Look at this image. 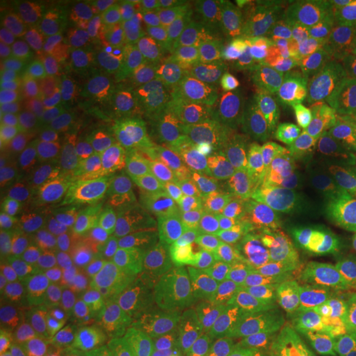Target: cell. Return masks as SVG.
I'll return each mask as SVG.
<instances>
[{
    "instance_id": "1",
    "label": "cell",
    "mask_w": 356,
    "mask_h": 356,
    "mask_svg": "<svg viewBox=\"0 0 356 356\" xmlns=\"http://www.w3.org/2000/svg\"><path fill=\"white\" fill-rule=\"evenodd\" d=\"M275 256L292 300L348 292L356 286L337 236V222L327 215L299 211L289 218Z\"/></svg>"
},
{
    "instance_id": "2",
    "label": "cell",
    "mask_w": 356,
    "mask_h": 356,
    "mask_svg": "<svg viewBox=\"0 0 356 356\" xmlns=\"http://www.w3.org/2000/svg\"><path fill=\"white\" fill-rule=\"evenodd\" d=\"M280 323L293 356H356V297L350 292L289 302Z\"/></svg>"
},
{
    "instance_id": "3",
    "label": "cell",
    "mask_w": 356,
    "mask_h": 356,
    "mask_svg": "<svg viewBox=\"0 0 356 356\" xmlns=\"http://www.w3.org/2000/svg\"><path fill=\"white\" fill-rule=\"evenodd\" d=\"M280 200L261 186H239L213 210L202 238L248 252H274L287 225Z\"/></svg>"
},
{
    "instance_id": "4",
    "label": "cell",
    "mask_w": 356,
    "mask_h": 356,
    "mask_svg": "<svg viewBox=\"0 0 356 356\" xmlns=\"http://www.w3.org/2000/svg\"><path fill=\"white\" fill-rule=\"evenodd\" d=\"M355 160L356 137L340 111H314L304 163L287 186L289 204L299 207L322 197L333 180Z\"/></svg>"
},
{
    "instance_id": "5",
    "label": "cell",
    "mask_w": 356,
    "mask_h": 356,
    "mask_svg": "<svg viewBox=\"0 0 356 356\" xmlns=\"http://www.w3.org/2000/svg\"><path fill=\"white\" fill-rule=\"evenodd\" d=\"M165 61V33L152 22H131L114 30L92 68L118 95L154 84Z\"/></svg>"
},
{
    "instance_id": "6",
    "label": "cell",
    "mask_w": 356,
    "mask_h": 356,
    "mask_svg": "<svg viewBox=\"0 0 356 356\" xmlns=\"http://www.w3.org/2000/svg\"><path fill=\"white\" fill-rule=\"evenodd\" d=\"M37 24L61 58L73 66L95 65L113 35L108 13L84 3H40Z\"/></svg>"
},
{
    "instance_id": "7",
    "label": "cell",
    "mask_w": 356,
    "mask_h": 356,
    "mask_svg": "<svg viewBox=\"0 0 356 356\" xmlns=\"http://www.w3.org/2000/svg\"><path fill=\"white\" fill-rule=\"evenodd\" d=\"M108 129L136 142L149 157L165 149L170 139L172 113L162 104L157 88L145 84L114 96Z\"/></svg>"
},
{
    "instance_id": "8",
    "label": "cell",
    "mask_w": 356,
    "mask_h": 356,
    "mask_svg": "<svg viewBox=\"0 0 356 356\" xmlns=\"http://www.w3.org/2000/svg\"><path fill=\"white\" fill-rule=\"evenodd\" d=\"M175 144L178 170L202 184L218 178L236 157V131L221 119L181 122Z\"/></svg>"
},
{
    "instance_id": "9",
    "label": "cell",
    "mask_w": 356,
    "mask_h": 356,
    "mask_svg": "<svg viewBox=\"0 0 356 356\" xmlns=\"http://www.w3.org/2000/svg\"><path fill=\"white\" fill-rule=\"evenodd\" d=\"M309 140H292L259 124L236 131V159L270 185H291L304 163Z\"/></svg>"
},
{
    "instance_id": "10",
    "label": "cell",
    "mask_w": 356,
    "mask_h": 356,
    "mask_svg": "<svg viewBox=\"0 0 356 356\" xmlns=\"http://www.w3.org/2000/svg\"><path fill=\"white\" fill-rule=\"evenodd\" d=\"M315 111H340L356 95V33L345 30L327 50L304 56Z\"/></svg>"
},
{
    "instance_id": "11",
    "label": "cell",
    "mask_w": 356,
    "mask_h": 356,
    "mask_svg": "<svg viewBox=\"0 0 356 356\" xmlns=\"http://www.w3.org/2000/svg\"><path fill=\"white\" fill-rule=\"evenodd\" d=\"M259 114L274 113L284 118H304L314 113V97L304 58L287 63H259L251 95Z\"/></svg>"
},
{
    "instance_id": "12",
    "label": "cell",
    "mask_w": 356,
    "mask_h": 356,
    "mask_svg": "<svg viewBox=\"0 0 356 356\" xmlns=\"http://www.w3.org/2000/svg\"><path fill=\"white\" fill-rule=\"evenodd\" d=\"M8 68L29 79L40 92H55L63 88L70 70L55 47L43 33L25 30L13 35L7 44Z\"/></svg>"
},
{
    "instance_id": "13",
    "label": "cell",
    "mask_w": 356,
    "mask_h": 356,
    "mask_svg": "<svg viewBox=\"0 0 356 356\" xmlns=\"http://www.w3.org/2000/svg\"><path fill=\"white\" fill-rule=\"evenodd\" d=\"M248 29L231 13L210 6L191 7L181 17L177 32V47L186 56L225 53L236 42V35Z\"/></svg>"
},
{
    "instance_id": "14",
    "label": "cell",
    "mask_w": 356,
    "mask_h": 356,
    "mask_svg": "<svg viewBox=\"0 0 356 356\" xmlns=\"http://www.w3.org/2000/svg\"><path fill=\"white\" fill-rule=\"evenodd\" d=\"M216 74L198 70L175 71L168 79V104L172 114L181 122H197L210 119L226 99Z\"/></svg>"
},
{
    "instance_id": "15",
    "label": "cell",
    "mask_w": 356,
    "mask_h": 356,
    "mask_svg": "<svg viewBox=\"0 0 356 356\" xmlns=\"http://www.w3.org/2000/svg\"><path fill=\"white\" fill-rule=\"evenodd\" d=\"M44 292L51 330L84 332L99 322V302L81 280L61 274L44 284Z\"/></svg>"
},
{
    "instance_id": "16",
    "label": "cell",
    "mask_w": 356,
    "mask_h": 356,
    "mask_svg": "<svg viewBox=\"0 0 356 356\" xmlns=\"http://www.w3.org/2000/svg\"><path fill=\"white\" fill-rule=\"evenodd\" d=\"M190 210L178 195L159 186L150 197L149 221L155 243V259L160 264L177 259L190 236Z\"/></svg>"
},
{
    "instance_id": "17",
    "label": "cell",
    "mask_w": 356,
    "mask_h": 356,
    "mask_svg": "<svg viewBox=\"0 0 356 356\" xmlns=\"http://www.w3.org/2000/svg\"><path fill=\"white\" fill-rule=\"evenodd\" d=\"M61 97L74 118L89 131L102 132L108 129L113 104L111 89L92 66H74L61 88Z\"/></svg>"
},
{
    "instance_id": "18",
    "label": "cell",
    "mask_w": 356,
    "mask_h": 356,
    "mask_svg": "<svg viewBox=\"0 0 356 356\" xmlns=\"http://www.w3.org/2000/svg\"><path fill=\"white\" fill-rule=\"evenodd\" d=\"M51 225L58 241L65 248L101 246L106 249L95 202L63 185H58L55 193V216Z\"/></svg>"
},
{
    "instance_id": "19",
    "label": "cell",
    "mask_w": 356,
    "mask_h": 356,
    "mask_svg": "<svg viewBox=\"0 0 356 356\" xmlns=\"http://www.w3.org/2000/svg\"><path fill=\"white\" fill-rule=\"evenodd\" d=\"M186 302V286L181 280L165 277L127 305L121 317L145 332L165 330L175 322Z\"/></svg>"
},
{
    "instance_id": "20",
    "label": "cell",
    "mask_w": 356,
    "mask_h": 356,
    "mask_svg": "<svg viewBox=\"0 0 356 356\" xmlns=\"http://www.w3.org/2000/svg\"><path fill=\"white\" fill-rule=\"evenodd\" d=\"M104 246L127 241L149 218L150 200L140 191L118 190L111 197L95 202Z\"/></svg>"
},
{
    "instance_id": "21",
    "label": "cell",
    "mask_w": 356,
    "mask_h": 356,
    "mask_svg": "<svg viewBox=\"0 0 356 356\" xmlns=\"http://www.w3.org/2000/svg\"><path fill=\"white\" fill-rule=\"evenodd\" d=\"M251 37L257 61L264 66L287 63L305 56L297 8H287L279 13Z\"/></svg>"
},
{
    "instance_id": "22",
    "label": "cell",
    "mask_w": 356,
    "mask_h": 356,
    "mask_svg": "<svg viewBox=\"0 0 356 356\" xmlns=\"http://www.w3.org/2000/svg\"><path fill=\"white\" fill-rule=\"evenodd\" d=\"M30 140L66 154L83 139L78 119L63 101L44 99L29 114Z\"/></svg>"
},
{
    "instance_id": "23",
    "label": "cell",
    "mask_w": 356,
    "mask_h": 356,
    "mask_svg": "<svg viewBox=\"0 0 356 356\" xmlns=\"http://www.w3.org/2000/svg\"><path fill=\"white\" fill-rule=\"evenodd\" d=\"M350 2H309L299 10L300 30L307 55L327 50L345 30H351Z\"/></svg>"
},
{
    "instance_id": "24",
    "label": "cell",
    "mask_w": 356,
    "mask_h": 356,
    "mask_svg": "<svg viewBox=\"0 0 356 356\" xmlns=\"http://www.w3.org/2000/svg\"><path fill=\"white\" fill-rule=\"evenodd\" d=\"M60 185L92 202L111 197L119 190L101 149H89L71 160L61 175Z\"/></svg>"
},
{
    "instance_id": "25",
    "label": "cell",
    "mask_w": 356,
    "mask_h": 356,
    "mask_svg": "<svg viewBox=\"0 0 356 356\" xmlns=\"http://www.w3.org/2000/svg\"><path fill=\"white\" fill-rule=\"evenodd\" d=\"M163 270L165 269L157 259H150L139 267L113 274L104 296L99 299V322L121 314L137 297L165 279L167 275Z\"/></svg>"
},
{
    "instance_id": "26",
    "label": "cell",
    "mask_w": 356,
    "mask_h": 356,
    "mask_svg": "<svg viewBox=\"0 0 356 356\" xmlns=\"http://www.w3.org/2000/svg\"><path fill=\"white\" fill-rule=\"evenodd\" d=\"M101 150L108 159L119 190L140 191L149 186L147 154L136 142L118 134L102 136Z\"/></svg>"
},
{
    "instance_id": "27",
    "label": "cell",
    "mask_w": 356,
    "mask_h": 356,
    "mask_svg": "<svg viewBox=\"0 0 356 356\" xmlns=\"http://www.w3.org/2000/svg\"><path fill=\"white\" fill-rule=\"evenodd\" d=\"M216 345L225 356H293L286 338L257 323L234 325Z\"/></svg>"
},
{
    "instance_id": "28",
    "label": "cell",
    "mask_w": 356,
    "mask_h": 356,
    "mask_svg": "<svg viewBox=\"0 0 356 356\" xmlns=\"http://www.w3.org/2000/svg\"><path fill=\"white\" fill-rule=\"evenodd\" d=\"M58 267L65 275L81 280L84 286L91 289L97 302L104 296L114 274L106 249L101 246L66 248L58 259Z\"/></svg>"
},
{
    "instance_id": "29",
    "label": "cell",
    "mask_w": 356,
    "mask_h": 356,
    "mask_svg": "<svg viewBox=\"0 0 356 356\" xmlns=\"http://www.w3.org/2000/svg\"><path fill=\"white\" fill-rule=\"evenodd\" d=\"M257 70L259 61L256 58L252 37H241L222 53L216 76L222 84L226 96L249 97Z\"/></svg>"
},
{
    "instance_id": "30",
    "label": "cell",
    "mask_w": 356,
    "mask_h": 356,
    "mask_svg": "<svg viewBox=\"0 0 356 356\" xmlns=\"http://www.w3.org/2000/svg\"><path fill=\"white\" fill-rule=\"evenodd\" d=\"M66 154L56 152L37 142L29 140L15 149L3 152L2 175L24 173L43 181H50L58 175H63L66 168Z\"/></svg>"
},
{
    "instance_id": "31",
    "label": "cell",
    "mask_w": 356,
    "mask_h": 356,
    "mask_svg": "<svg viewBox=\"0 0 356 356\" xmlns=\"http://www.w3.org/2000/svg\"><path fill=\"white\" fill-rule=\"evenodd\" d=\"M51 330L44 317L7 314L0 318V356H25Z\"/></svg>"
},
{
    "instance_id": "32",
    "label": "cell",
    "mask_w": 356,
    "mask_h": 356,
    "mask_svg": "<svg viewBox=\"0 0 356 356\" xmlns=\"http://www.w3.org/2000/svg\"><path fill=\"white\" fill-rule=\"evenodd\" d=\"M144 328L137 327L121 315H113L99 322L95 348L114 355H147L149 337Z\"/></svg>"
},
{
    "instance_id": "33",
    "label": "cell",
    "mask_w": 356,
    "mask_h": 356,
    "mask_svg": "<svg viewBox=\"0 0 356 356\" xmlns=\"http://www.w3.org/2000/svg\"><path fill=\"white\" fill-rule=\"evenodd\" d=\"M51 246V233L44 226L6 225L0 228V257L3 261L44 254Z\"/></svg>"
},
{
    "instance_id": "34",
    "label": "cell",
    "mask_w": 356,
    "mask_h": 356,
    "mask_svg": "<svg viewBox=\"0 0 356 356\" xmlns=\"http://www.w3.org/2000/svg\"><path fill=\"white\" fill-rule=\"evenodd\" d=\"M155 254V243L149 218L142 222L137 233L127 241L114 244L106 249V256L111 264L113 273H124V270L139 267L150 261V256Z\"/></svg>"
},
{
    "instance_id": "35",
    "label": "cell",
    "mask_w": 356,
    "mask_h": 356,
    "mask_svg": "<svg viewBox=\"0 0 356 356\" xmlns=\"http://www.w3.org/2000/svg\"><path fill=\"white\" fill-rule=\"evenodd\" d=\"M55 273V262L50 254H38L32 257H22L2 262V287L13 284H33L42 286L51 280Z\"/></svg>"
},
{
    "instance_id": "36",
    "label": "cell",
    "mask_w": 356,
    "mask_h": 356,
    "mask_svg": "<svg viewBox=\"0 0 356 356\" xmlns=\"http://www.w3.org/2000/svg\"><path fill=\"white\" fill-rule=\"evenodd\" d=\"M328 218L340 221L356 213V160L338 175L322 195Z\"/></svg>"
},
{
    "instance_id": "37",
    "label": "cell",
    "mask_w": 356,
    "mask_h": 356,
    "mask_svg": "<svg viewBox=\"0 0 356 356\" xmlns=\"http://www.w3.org/2000/svg\"><path fill=\"white\" fill-rule=\"evenodd\" d=\"M2 312L48 318L44 286L13 284V286L2 287Z\"/></svg>"
},
{
    "instance_id": "38",
    "label": "cell",
    "mask_w": 356,
    "mask_h": 356,
    "mask_svg": "<svg viewBox=\"0 0 356 356\" xmlns=\"http://www.w3.org/2000/svg\"><path fill=\"white\" fill-rule=\"evenodd\" d=\"M0 99L2 104L25 115L38 106L40 91L17 71L7 68L0 73Z\"/></svg>"
},
{
    "instance_id": "39",
    "label": "cell",
    "mask_w": 356,
    "mask_h": 356,
    "mask_svg": "<svg viewBox=\"0 0 356 356\" xmlns=\"http://www.w3.org/2000/svg\"><path fill=\"white\" fill-rule=\"evenodd\" d=\"M289 2L284 0H243V2L226 3L222 10L231 13L246 26L248 32H257L262 26L275 19L279 13L287 10Z\"/></svg>"
},
{
    "instance_id": "40",
    "label": "cell",
    "mask_w": 356,
    "mask_h": 356,
    "mask_svg": "<svg viewBox=\"0 0 356 356\" xmlns=\"http://www.w3.org/2000/svg\"><path fill=\"white\" fill-rule=\"evenodd\" d=\"M48 197L50 193H48L47 181L40 178L24 173L2 175V207L37 203Z\"/></svg>"
},
{
    "instance_id": "41",
    "label": "cell",
    "mask_w": 356,
    "mask_h": 356,
    "mask_svg": "<svg viewBox=\"0 0 356 356\" xmlns=\"http://www.w3.org/2000/svg\"><path fill=\"white\" fill-rule=\"evenodd\" d=\"M86 340L88 330H50L25 356H76Z\"/></svg>"
},
{
    "instance_id": "42",
    "label": "cell",
    "mask_w": 356,
    "mask_h": 356,
    "mask_svg": "<svg viewBox=\"0 0 356 356\" xmlns=\"http://www.w3.org/2000/svg\"><path fill=\"white\" fill-rule=\"evenodd\" d=\"M55 216V198L48 197L37 203L13 204L2 207V222L6 225H24V226H42L53 222Z\"/></svg>"
},
{
    "instance_id": "43",
    "label": "cell",
    "mask_w": 356,
    "mask_h": 356,
    "mask_svg": "<svg viewBox=\"0 0 356 356\" xmlns=\"http://www.w3.org/2000/svg\"><path fill=\"white\" fill-rule=\"evenodd\" d=\"M29 140V118L10 109L6 104L0 106V142H2L3 152H8V150L15 149V147L25 144Z\"/></svg>"
},
{
    "instance_id": "44",
    "label": "cell",
    "mask_w": 356,
    "mask_h": 356,
    "mask_svg": "<svg viewBox=\"0 0 356 356\" xmlns=\"http://www.w3.org/2000/svg\"><path fill=\"white\" fill-rule=\"evenodd\" d=\"M337 236L356 284V213L337 221Z\"/></svg>"
},
{
    "instance_id": "45",
    "label": "cell",
    "mask_w": 356,
    "mask_h": 356,
    "mask_svg": "<svg viewBox=\"0 0 356 356\" xmlns=\"http://www.w3.org/2000/svg\"><path fill=\"white\" fill-rule=\"evenodd\" d=\"M193 340L186 332H172L162 338L157 356H193Z\"/></svg>"
},
{
    "instance_id": "46",
    "label": "cell",
    "mask_w": 356,
    "mask_h": 356,
    "mask_svg": "<svg viewBox=\"0 0 356 356\" xmlns=\"http://www.w3.org/2000/svg\"><path fill=\"white\" fill-rule=\"evenodd\" d=\"M340 113L343 115L346 126L350 127V131L353 132L356 137V95L351 96L350 99L345 102V106L340 109Z\"/></svg>"
},
{
    "instance_id": "47",
    "label": "cell",
    "mask_w": 356,
    "mask_h": 356,
    "mask_svg": "<svg viewBox=\"0 0 356 356\" xmlns=\"http://www.w3.org/2000/svg\"><path fill=\"white\" fill-rule=\"evenodd\" d=\"M193 356H225L218 348V345H198L193 351Z\"/></svg>"
},
{
    "instance_id": "48",
    "label": "cell",
    "mask_w": 356,
    "mask_h": 356,
    "mask_svg": "<svg viewBox=\"0 0 356 356\" xmlns=\"http://www.w3.org/2000/svg\"><path fill=\"white\" fill-rule=\"evenodd\" d=\"M348 10H350V19H351V30H356V0L355 2H350Z\"/></svg>"
},
{
    "instance_id": "49",
    "label": "cell",
    "mask_w": 356,
    "mask_h": 356,
    "mask_svg": "<svg viewBox=\"0 0 356 356\" xmlns=\"http://www.w3.org/2000/svg\"><path fill=\"white\" fill-rule=\"evenodd\" d=\"M92 356H149V355H114V353H106V351H99L92 346Z\"/></svg>"
},
{
    "instance_id": "50",
    "label": "cell",
    "mask_w": 356,
    "mask_h": 356,
    "mask_svg": "<svg viewBox=\"0 0 356 356\" xmlns=\"http://www.w3.org/2000/svg\"><path fill=\"white\" fill-rule=\"evenodd\" d=\"M76 356H92V346H89V348L81 350Z\"/></svg>"
},
{
    "instance_id": "51",
    "label": "cell",
    "mask_w": 356,
    "mask_h": 356,
    "mask_svg": "<svg viewBox=\"0 0 356 356\" xmlns=\"http://www.w3.org/2000/svg\"><path fill=\"white\" fill-rule=\"evenodd\" d=\"M355 33H356V30H355Z\"/></svg>"
}]
</instances>
